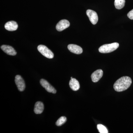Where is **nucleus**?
<instances>
[{
	"instance_id": "1",
	"label": "nucleus",
	"mask_w": 133,
	"mask_h": 133,
	"mask_svg": "<svg viewBox=\"0 0 133 133\" xmlns=\"http://www.w3.org/2000/svg\"><path fill=\"white\" fill-rule=\"evenodd\" d=\"M132 83V79L130 77L124 76L119 78L115 82L114 85V88L116 91H123L128 89Z\"/></svg>"
},
{
	"instance_id": "2",
	"label": "nucleus",
	"mask_w": 133,
	"mask_h": 133,
	"mask_svg": "<svg viewBox=\"0 0 133 133\" xmlns=\"http://www.w3.org/2000/svg\"><path fill=\"white\" fill-rule=\"evenodd\" d=\"M119 46V44L118 43L105 44L100 47L99 49V51L102 53H109L117 49Z\"/></svg>"
},
{
	"instance_id": "3",
	"label": "nucleus",
	"mask_w": 133,
	"mask_h": 133,
	"mask_svg": "<svg viewBox=\"0 0 133 133\" xmlns=\"http://www.w3.org/2000/svg\"><path fill=\"white\" fill-rule=\"evenodd\" d=\"M37 49L38 51L41 52L43 56L47 58L51 59L54 57V54L53 52L45 45H39L37 47Z\"/></svg>"
},
{
	"instance_id": "4",
	"label": "nucleus",
	"mask_w": 133,
	"mask_h": 133,
	"mask_svg": "<svg viewBox=\"0 0 133 133\" xmlns=\"http://www.w3.org/2000/svg\"><path fill=\"white\" fill-rule=\"evenodd\" d=\"M15 82L18 90L20 91H23L25 90L26 87L25 82L21 76L20 75H17L16 76Z\"/></svg>"
},
{
	"instance_id": "5",
	"label": "nucleus",
	"mask_w": 133,
	"mask_h": 133,
	"mask_svg": "<svg viewBox=\"0 0 133 133\" xmlns=\"http://www.w3.org/2000/svg\"><path fill=\"white\" fill-rule=\"evenodd\" d=\"M86 14L91 23L94 25L97 24L98 19L97 13L94 10L88 9L87 10Z\"/></svg>"
},
{
	"instance_id": "6",
	"label": "nucleus",
	"mask_w": 133,
	"mask_h": 133,
	"mask_svg": "<svg viewBox=\"0 0 133 133\" xmlns=\"http://www.w3.org/2000/svg\"><path fill=\"white\" fill-rule=\"evenodd\" d=\"M40 83L42 86L45 88V90L48 92L52 93L53 94H56V89L45 79H42L40 81Z\"/></svg>"
},
{
	"instance_id": "7",
	"label": "nucleus",
	"mask_w": 133,
	"mask_h": 133,
	"mask_svg": "<svg viewBox=\"0 0 133 133\" xmlns=\"http://www.w3.org/2000/svg\"><path fill=\"white\" fill-rule=\"evenodd\" d=\"M70 23L69 21L65 19L62 20L57 23L56 26V29L58 31H61L69 28Z\"/></svg>"
},
{
	"instance_id": "8",
	"label": "nucleus",
	"mask_w": 133,
	"mask_h": 133,
	"mask_svg": "<svg viewBox=\"0 0 133 133\" xmlns=\"http://www.w3.org/2000/svg\"><path fill=\"white\" fill-rule=\"evenodd\" d=\"M68 49L71 52L77 55L81 54L83 52L82 48L76 44H69L68 46Z\"/></svg>"
},
{
	"instance_id": "9",
	"label": "nucleus",
	"mask_w": 133,
	"mask_h": 133,
	"mask_svg": "<svg viewBox=\"0 0 133 133\" xmlns=\"http://www.w3.org/2000/svg\"><path fill=\"white\" fill-rule=\"evenodd\" d=\"M1 49L8 55L11 56H15L16 55V51L12 46L3 45L1 46Z\"/></svg>"
},
{
	"instance_id": "10",
	"label": "nucleus",
	"mask_w": 133,
	"mask_h": 133,
	"mask_svg": "<svg viewBox=\"0 0 133 133\" xmlns=\"http://www.w3.org/2000/svg\"><path fill=\"white\" fill-rule=\"evenodd\" d=\"M103 71L101 69H99L94 71L92 74L91 77L93 82L96 83L99 81L103 76Z\"/></svg>"
},
{
	"instance_id": "11",
	"label": "nucleus",
	"mask_w": 133,
	"mask_h": 133,
	"mask_svg": "<svg viewBox=\"0 0 133 133\" xmlns=\"http://www.w3.org/2000/svg\"><path fill=\"white\" fill-rule=\"evenodd\" d=\"M18 26L16 22L11 21L8 22L5 24V28L7 30L10 31L16 30L18 28Z\"/></svg>"
},
{
	"instance_id": "12",
	"label": "nucleus",
	"mask_w": 133,
	"mask_h": 133,
	"mask_svg": "<svg viewBox=\"0 0 133 133\" xmlns=\"http://www.w3.org/2000/svg\"><path fill=\"white\" fill-rule=\"evenodd\" d=\"M69 85L72 90L74 91L78 90L80 88L79 83L75 78H72L71 79L69 82Z\"/></svg>"
},
{
	"instance_id": "13",
	"label": "nucleus",
	"mask_w": 133,
	"mask_h": 133,
	"mask_svg": "<svg viewBox=\"0 0 133 133\" xmlns=\"http://www.w3.org/2000/svg\"><path fill=\"white\" fill-rule=\"evenodd\" d=\"M44 109L43 104L42 102L38 101L36 102L34 108V112L36 114H41Z\"/></svg>"
},
{
	"instance_id": "14",
	"label": "nucleus",
	"mask_w": 133,
	"mask_h": 133,
	"mask_svg": "<svg viewBox=\"0 0 133 133\" xmlns=\"http://www.w3.org/2000/svg\"><path fill=\"white\" fill-rule=\"evenodd\" d=\"M125 0H115L114 5L118 9H121L125 6Z\"/></svg>"
},
{
	"instance_id": "15",
	"label": "nucleus",
	"mask_w": 133,
	"mask_h": 133,
	"mask_svg": "<svg viewBox=\"0 0 133 133\" xmlns=\"http://www.w3.org/2000/svg\"><path fill=\"white\" fill-rule=\"evenodd\" d=\"M66 120L67 119L66 117L64 116H62L57 120V121L56 122V125L57 126H62L63 124L65 123Z\"/></svg>"
},
{
	"instance_id": "16",
	"label": "nucleus",
	"mask_w": 133,
	"mask_h": 133,
	"mask_svg": "<svg viewBox=\"0 0 133 133\" xmlns=\"http://www.w3.org/2000/svg\"><path fill=\"white\" fill-rule=\"evenodd\" d=\"M97 127L99 132L100 133H108V132L107 128L102 124H98Z\"/></svg>"
},
{
	"instance_id": "17",
	"label": "nucleus",
	"mask_w": 133,
	"mask_h": 133,
	"mask_svg": "<svg viewBox=\"0 0 133 133\" xmlns=\"http://www.w3.org/2000/svg\"><path fill=\"white\" fill-rule=\"evenodd\" d=\"M127 16L128 18L131 20H133V9L129 12Z\"/></svg>"
},
{
	"instance_id": "18",
	"label": "nucleus",
	"mask_w": 133,
	"mask_h": 133,
	"mask_svg": "<svg viewBox=\"0 0 133 133\" xmlns=\"http://www.w3.org/2000/svg\"><path fill=\"white\" fill-rule=\"evenodd\" d=\"M71 79L72 78V77H71Z\"/></svg>"
}]
</instances>
